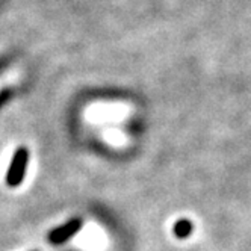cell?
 Wrapping results in <instances>:
<instances>
[{
    "label": "cell",
    "instance_id": "obj_2",
    "mask_svg": "<svg viewBox=\"0 0 251 251\" xmlns=\"http://www.w3.org/2000/svg\"><path fill=\"white\" fill-rule=\"evenodd\" d=\"M82 228V220L79 218H73L70 220L68 223L59 226L58 228H53L50 233H49V242L56 245V244H62L65 241H68L70 238H73L77 231H80Z\"/></svg>",
    "mask_w": 251,
    "mask_h": 251
},
{
    "label": "cell",
    "instance_id": "obj_3",
    "mask_svg": "<svg viewBox=\"0 0 251 251\" xmlns=\"http://www.w3.org/2000/svg\"><path fill=\"white\" fill-rule=\"evenodd\" d=\"M173 231H174V235H176L177 238L185 239V238H188V236L191 235V233H192V223L188 221V220H180V221H177V223L174 224Z\"/></svg>",
    "mask_w": 251,
    "mask_h": 251
},
{
    "label": "cell",
    "instance_id": "obj_1",
    "mask_svg": "<svg viewBox=\"0 0 251 251\" xmlns=\"http://www.w3.org/2000/svg\"><path fill=\"white\" fill-rule=\"evenodd\" d=\"M27 162H29V151L25 147H20L14 153L9 170L6 173V185L9 188H17L22 185L23 178L26 176Z\"/></svg>",
    "mask_w": 251,
    "mask_h": 251
}]
</instances>
